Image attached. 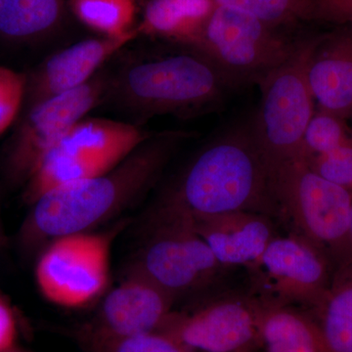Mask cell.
Instances as JSON below:
<instances>
[{"label":"cell","instance_id":"f546056e","mask_svg":"<svg viewBox=\"0 0 352 352\" xmlns=\"http://www.w3.org/2000/svg\"><path fill=\"white\" fill-rule=\"evenodd\" d=\"M11 352H12V351H11Z\"/></svg>","mask_w":352,"mask_h":352},{"label":"cell","instance_id":"8fae6325","mask_svg":"<svg viewBox=\"0 0 352 352\" xmlns=\"http://www.w3.org/2000/svg\"><path fill=\"white\" fill-rule=\"evenodd\" d=\"M263 308L243 298H222L192 314H170L157 332L193 352H254L261 347Z\"/></svg>","mask_w":352,"mask_h":352},{"label":"cell","instance_id":"44dd1931","mask_svg":"<svg viewBox=\"0 0 352 352\" xmlns=\"http://www.w3.org/2000/svg\"><path fill=\"white\" fill-rule=\"evenodd\" d=\"M319 310L327 352H352V263L340 266Z\"/></svg>","mask_w":352,"mask_h":352},{"label":"cell","instance_id":"8992f818","mask_svg":"<svg viewBox=\"0 0 352 352\" xmlns=\"http://www.w3.org/2000/svg\"><path fill=\"white\" fill-rule=\"evenodd\" d=\"M249 14L217 6L188 46L206 55L238 87L258 85L307 38Z\"/></svg>","mask_w":352,"mask_h":352},{"label":"cell","instance_id":"7402d4cb","mask_svg":"<svg viewBox=\"0 0 352 352\" xmlns=\"http://www.w3.org/2000/svg\"><path fill=\"white\" fill-rule=\"evenodd\" d=\"M76 17L102 36H120L131 31L134 0H71Z\"/></svg>","mask_w":352,"mask_h":352},{"label":"cell","instance_id":"9a60e30c","mask_svg":"<svg viewBox=\"0 0 352 352\" xmlns=\"http://www.w3.org/2000/svg\"><path fill=\"white\" fill-rule=\"evenodd\" d=\"M305 73L317 109L352 119V28L314 36Z\"/></svg>","mask_w":352,"mask_h":352},{"label":"cell","instance_id":"83f0119b","mask_svg":"<svg viewBox=\"0 0 352 352\" xmlns=\"http://www.w3.org/2000/svg\"><path fill=\"white\" fill-rule=\"evenodd\" d=\"M344 24H352V0H330Z\"/></svg>","mask_w":352,"mask_h":352},{"label":"cell","instance_id":"ba28073f","mask_svg":"<svg viewBox=\"0 0 352 352\" xmlns=\"http://www.w3.org/2000/svg\"><path fill=\"white\" fill-rule=\"evenodd\" d=\"M111 71L102 69L82 87L25 110L6 155V173L14 183L29 179L43 157L64 134L104 103Z\"/></svg>","mask_w":352,"mask_h":352},{"label":"cell","instance_id":"30bf717a","mask_svg":"<svg viewBox=\"0 0 352 352\" xmlns=\"http://www.w3.org/2000/svg\"><path fill=\"white\" fill-rule=\"evenodd\" d=\"M159 224L133 270L175 296L214 278L222 267L187 222L157 214Z\"/></svg>","mask_w":352,"mask_h":352},{"label":"cell","instance_id":"d6986e66","mask_svg":"<svg viewBox=\"0 0 352 352\" xmlns=\"http://www.w3.org/2000/svg\"><path fill=\"white\" fill-rule=\"evenodd\" d=\"M215 6L249 14L266 24L295 29L307 23L342 24L330 0H214Z\"/></svg>","mask_w":352,"mask_h":352},{"label":"cell","instance_id":"3957f363","mask_svg":"<svg viewBox=\"0 0 352 352\" xmlns=\"http://www.w3.org/2000/svg\"><path fill=\"white\" fill-rule=\"evenodd\" d=\"M179 46L134 57L111 72L104 103L138 124L157 116L197 117L221 107L239 87L200 51Z\"/></svg>","mask_w":352,"mask_h":352},{"label":"cell","instance_id":"603a6c76","mask_svg":"<svg viewBox=\"0 0 352 352\" xmlns=\"http://www.w3.org/2000/svg\"><path fill=\"white\" fill-rule=\"evenodd\" d=\"M346 120L329 111L315 109L303 136L305 159L331 151L352 138Z\"/></svg>","mask_w":352,"mask_h":352},{"label":"cell","instance_id":"ffe728a7","mask_svg":"<svg viewBox=\"0 0 352 352\" xmlns=\"http://www.w3.org/2000/svg\"><path fill=\"white\" fill-rule=\"evenodd\" d=\"M63 0H0V36L31 41L53 31L64 15Z\"/></svg>","mask_w":352,"mask_h":352},{"label":"cell","instance_id":"6da1fadb","mask_svg":"<svg viewBox=\"0 0 352 352\" xmlns=\"http://www.w3.org/2000/svg\"><path fill=\"white\" fill-rule=\"evenodd\" d=\"M239 212H279L252 116L227 127L197 153L164 192L157 214L193 223Z\"/></svg>","mask_w":352,"mask_h":352},{"label":"cell","instance_id":"484cf974","mask_svg":"<svg viewBox=\"0 0 352 352\" xmlns=\"http://www.w3.org/2000/svg\"><path fill=\"white\" fill-rule=\"evenodd\" d=\"M109 344H111V352H193L160 332L124 339H109Z\"/></svg>","mask_w":352,"mask_h":352},{"label":"cell","instance_id":"7a4b0ae2","mask_svg":"<svg viewBox=\"0 0 352 352\" xmlns=\"http://www.w3.org/2000/svg\"><path fill=\"white\" fill-rule=\"evenodd\" d=\"M189 131L153 133L113 170L58 187L32 204L25 224L31 243L88 232L138 200L161 175Z\"/></svg>","mask_w":352,"mask_h":352},{"label":"cell","instance_id":"ac0fdd59","mask_svg":"<svg viewBox=\"0 0 352 352\" xmlns=\"http://www.w3.org/2000/svg\"><path fill=\"white\" fill-rule=\"evenodd\" d=\"M215 7L214 0H150L138 29L140 34H153L189 45Z\"/></svg>","mask_w":352,"mask_h":352},{"label":"cell","instance_id":"52a82bcc","mask_svg":"<svg viewBox=\"0 0 352 352\" xmlns=\"http://www.w3.org/2000/svg\"><path fill=\"white\" fill-rule=\"evenodd\" d=\"M314 38H305L289 59L258 83L261 103L252 122L270 175L284 164L305 159L303 136L316 109L305 73Z\"/></svg>","mask_w":352,"mask_h":352},{"label":"cell","instance_id":"d4e9b609","mask_svg":"<svg viewBox=\"0 0 352 352\" xmlns=\"http://www.w3.org/2000/svg\"><path fill=\"white\" fill-rule=\"evenodd\" d=\"M27 75L0 66V136L12 126L24 108Z\"/></svg>","mask_w":352,"mask_h":352},{"label":"cell","instance_id":"9c48e42d","mask_svg":"<svg viewBox=\"0 0 352 352\" xmlns=\"http://www.w3.org/2000/svg\"><path fill=\"white\" fill-rule=\"evenodd\" d=\"M111 234L83 232L52 240L36 266L39 292L60 307H85L107 289Z\"/></svg>","mask_w":352,"mask_h":352},{"label":"cell","instance_id":"5bb4252c","mask_svg":"<svg viewBox=\"0 0 352 352\" xmlns=\"http://www.w3.org/2000/svg\"><path fill=\"white\" fill-rule=\"evenodd\" d=\"M175 296L138 271L111 291L102 303L101 323L107 339L157 332L171 314Z\"/></svg>","mask_w":352,"mask_h":352},{"label":"cell","instance_id":"cb8c5ba5","mask_svg":"<svg viewBox=\"0 0 352 352\" xmlns=\"http://www.w3.org/2000/svg\"><path fill=\"white\" fill-rule=\"evenodd\" d=\"M305 161L315 173L352 194V138L335 149Z\"/></svg>","mask_w":352,"mask_h":352},{"label":"cell","instance_id":"4fadbf2b","mask_svg":"<svg viewBox=\"0 0 352 352\" xmlns=\"http://www.w3.org/2000/svg\"><path fill=\"white\" fill-rule=\"evenodd\" d=\"M139 34L133 29L124 36L85 39L51 55L27 76L23 109L82 87Z\"/></svg>","mask_w":352,"mask_h":352},{"label":"cell","instance_id":"277c9868","mask_svg":"<svg viewBox=\"0 0 352 352\" xmlns=\"http://www.w3.org/2000/svg\"><path fill=\"white\" fill-rule=\"evenodd\" d=\"M152 134L138 124L83 118L41 160L25 182V200L32 205L51 190L108 173Z\"/></svg>","mask_w":352,"mask_h":352},{"label":"cell","instance_id":"7c38bea8","mask_svg":"<svg viewBox=\"0 0 352 352\" xmlns=\"http://www.w3.org/2000/svg\"><path fill=\"white\" fill-rule=\"evenodd\" d=\"M251 268L263 291L279 298L276 305L300 302L319 308L333 282L327 254L305 238H273Z\"/></svg>","mask_w":352,"mask_h":352},{"label":"cell","instance_id":"f1b7e54d","mask_svg":"<svg viewBox=\"0 0 352 352\" xmlns=\"http://www.w3.org/2000/svg\"><path fill=\"white\" fill-rule=\"evenodd\" d=\"M349 238H351V242L352 245V208L351 214V223H349Z\"/></svg>","mask_w":352,"mask_h":352},{"label":"cell","instance_id":"2e32d148","mask_svg":"<svg viewBox=\"0 0 352 352\" xmlns=\"http://www.w3.org/2000/svg\"><path fill=\"white\" fill-rule=\"evenodd\" d=\"M188 224L222 266L254 265L275 237L266 214L258 212H232Z\"/></svg>","mask_w":352,"mask_h":352},{"label":"cell","instance_id":"e0dca14e","mask_svg":"<svg viewBox=\"0 0 352 352\" xmlns=\"http://www.w3.org/2000/svg\"><path fill=\"white\" fill-rule=\"evenodd\" d=\"M259 340L263 352H327L318 322L283 305H263Z\"/></svg>","mask_w":352,"mask_h":352},{"label":"cell","instance_id":"5b68a950","mask_svg":"<svg viewBox=\"0 0 352 352\" xmlns=\"http://www.w3.org/2000/svg\"><path fill=\"white\" fill-rule=\"evenodd\" d=\"M271 182L278 212L295 224L303 238L340 267L352 263L351 192L315 173L305 159L280 166Z\"/></svg>","mask_w":352,"mask_h":352},{"label":"cell","instance_id":"4316f807","mask_svg":"<svg viewBox=\"0 0 352 352\" xmlns=\"http://www.w3.org/2000/svg\"><path fill=\"white\" fill-rule=\"evenodd\" d=\"M16 338V323L12 310L0 298V352H11Z\"/></svg>","mask_w":352,"mask_h":352}]
</instances>
